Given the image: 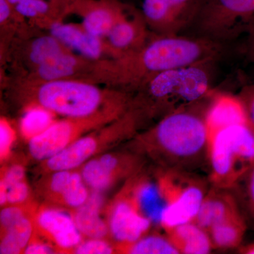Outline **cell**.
<instances>
[{
  "label": "cell",
  "mask_w": 254,
  "mask_h": 254,
  "mask_svg": "<svg viewBox=\"0 0 254 254\" xmlns=\"http://www.w3.org/2000/svg\"><path fill=\"white\" fill-rule=\"evenodd\" d=\"M136 138L138 155H148L160 168L193 173L208 161L205 116L187 109L168 115Z\"/></svg>",
  "instance_id": "obj_1"
},
{
  "label": "cell",
  "mask_w": 254,
  "mask_h": 254,
  "mask_svg": "<svg viewBox=\"0 0 254 254\" xmlns=\"http://www.w3.org/2000/svg\"><path fill=\"white\" fill-rule=\"evenodd\" d=\"M222 47V43L203 37L160 36L136 52L118 58L113 74L122 84L139 88L163 71L213 61Z\"/></svg>",
  "instance_id": "obj_2"
},
{
  "label": "cell",
  "mask_w": 254,
  "mask_h": 254,
  "mask_svg": "<svg viewBox=\"0 0 254 254\" xmlns=\"http://www.w3.org/2000/svg\"><path fill=\"white\" fill-rule=\"evenodd\" d=\"M138 88L141 93L132 105L144 118L158 115L162 120L206 96L210 79L203 65H193L158 73Z\"/></svg>",
  "instance_id": "obj_3"
},
{
  "label": "cell",
  "mask_w": 254,
  "mask_h": 254,
  "mask_svg": "<svg viewBox=\"0 0 254 254\" xmlns=\"http://www.w3.org/2000/svg\"><path fill=\"white\" fill-rule=\"evenodd\" d=\"M31 105H39L64 118L92 116L128 98L123 93L110 94L83 79H62L25 83Z\"/></svg>",
  "instance_id": "obj_4"
},
{
  "label": "cell",
  "mask_w": 254,
  "mask_h": 254,
  "mask_svg": "<svg viewBox=\"0 0 254 254\" xmlns=\"http://www.w3.org/2000/svg\"><path fill=\"white\" fill-rule=\"evenodd\" d=\"M212 186L235 188L254 164V128L250 124L223 128L208 141Z\"/></svg>",
  "instance_id": "obj_5"
},
{
  "label": "cell",
  "mask_w": 254,
  "mask_h": 254,
  "mask_svg": "<svg viewBox=\"0 0 254 254\" xmlns=\"http://www.w3.org/2000/svg\"><path fill=\"white\" fill-rule=\"evenodd\" d=\"M131 102L127 98L86 118L56 120L46 131L28 141L30 155L40 161L54 156L78 138L121 118L131 108Z\"/></svg>",
  "instance_id": "obj_6"
},
{
  "label": "cell",
  "mask_w": 254,
  "mask_h": 254,
  "mask_svg": "<svg viewBox=\"0 0 254 254\" xmlns=\"http://www.w3.org/2000/svg\"><path fill=\"white\" fill-rule=\"evenodd\" d=\"M142 119L136 110L130 108L126 114L106 126L84 135L68 145L54 156L43 162L42 168L46 173L68 170L72 171L123 138L132 136L138 129Z\"/></svg>",
  "instance_id": "obj_7"
},
{
  "label": "cell",
  "mask_w": 254,
  "mask_h": 254,
  "mask_svg": "<svg viewBox=\"0 0 254 254\" xmlns=\"http://www.w3.org/2000/svg\"><path fill=\"white\" fill-rule=\"evenodd\" d=\"M195 21L203 38L222 43L247 34L254 23V0H203Z\"/></svg>",
  "instance_id": "obj_8"
},
{
  "label": "cell",
  "mask_w": 254,
  "mask_h": 254,
  "mask_svg": "<svg viewBox=\"0 0 254 254\" xmlns=\"http://www.w3.org/2000/svg\"><path fill=\"white\" fill-rule=\"evenodd\" d=\"M209 189L191 172L168 170L165 183L166 208L160 224L164 230L192 222Z\"/></svg>",
  "instance_id": "obj_9"
},
{
  "label": "cell",
  "mask_w": 254,
  "mask_h": 254,
  "mask_svg": "<svg viewBox=\"0 0 254 254\" xmlns=\"http://www.w3.org/2000/svg\"><path fill=\"white\" fill-rule=\"evenodd\" d=\"M143 160L138 154L108 153L90 159L82 165L81 174L87 186L103 191L124 178L141 171Z\"/></svg>",
  "instance_id": "obj_10"
},
{
  "label": "cell",
  "mask_w": 254,
  "mask_h": 254,
  "mask_svg": "<svg viewBox=\"0 0 254 254\" xmlns=\"http://www.w3.org/2000/svg\"><path fill=\"white\" fill-rule=\"evenodd\" d=\"M203 0H143L141 14L161 36H175L194 21Z\"/></svg>",
  "instance_id": "obj_11"
},
{
  "label": "cell",
  "mask_w": 254,
  "mask_h": 254,
  "mask_svg": "<svg viewBox=\"0 0 254 254\" xmlns=\"http://www.w3.org/2000/svg\"><path fill=\"white\" fill-rule=\"evenodd\" d=\"M108 224L110 234L120 248L147 235L152 222L140 212L127 190L112 206Z\"/></svg>",
  "instance_id": "obj_12"
},
{
  "label": "cell",
  "mask_w": 254,
  "mask_h": 254,
  "mask_svg": "<svg viewBox=\"0 0 254 254\" xmlns=\"http://www.w3.org/2000/svg\"><path fill=\"white\" fill-rule=\"evenodd\" d=\"M36 230L51 242L57 250L73 252L82 242L72 215L60 209L44 207L33 213Z\"/></svg>",
  "instance_id": "obj_13"
},
{
  "label": "cell",
  "mask_w": 254,
  "mask_h": 254,
  "mask_svg": "<svg viewBox=\"0 0 254 254\" xmlns=\"http://www.w3.org/2000/svg\"><path fill=\"white\" fill-rule=\"evenodd\" d=\"M127 5L118 0H75L70 12L82 17L81 26L90 34L106 38Z\"/></svg>",
  "instance_id": "obj_14"
},
{
  "label": "cell",
  "mask_w": 254,
  "mask_h": 254,
  "mask_svg": "<svg viewBox=\"0 0 254 254\" xmlns=\"http://www.w3.org/2000/svg\"><path fill=\"white\" fill-rule=\"evenodd\" d=\"M47 23H50V34L80 56L95 62H99L108 54L116 58L108 43H105L103 38L90 34L81 26L63 23L57 19L50 20Z\"/></svg>",
  "instance_id": "obj_15"
},
{
  "label": "cell",
  "mask_w": 254,
  "mask_h": 254,
  "mask_svg": "<svg viewBox=\"0 0 254 254\" xmlns=\"http://www.w3.org/2000/svg\"><path fill=\"white\" fill-rule=\"evenodd\" d=\"M127 5L125 12L114 25L106 37L108 46L116 59L139 50L145 44L146 30L141 13H137Z\"/></svg>",
  "instance_id": "obj_16"
},
{
  "label": "cell",
  "mask_w": 254,
  "mask_h": 254,
  "mask_svg": "<svg viewBox=\"0 0 254 254\" xmlns=\"http://www.w3.org/2000/svg\"><path fill=\"white\" fill-rule=\"evenodd\" d=\"M98 62L86 59L73 54L71 50L64 52L54 59L33 68L27 81L45 82L62 79H81L78 76L86 71L99 70L91 66Z\"/></svg>",
  "instance_id": "obj_17"
},
{
  "label": "cell",
  "mask_w": 254,
  "mask_h": 254,
  "mask_svg": "<svg viewBox=\"0 0 254 254\" xmlns=\"http://www.w3.org/2000/svg\"><path fill=\"white\" fill-rule=\"evenodd\" d=\"M240 211L239 201L230 189L212 186L192 222L208 232L214 225Z\"/></svg>",
  "instance_id": "obj_18"
},
{
  "label": "cell",
  "mask_w": 254,
  "mask_h": 254,
  "mask_svg": "<svg viewBox=\"0 0 254 254\" xmlns=\"http://www.w3.org/2000/svg\"><path fill=\"white\" fill-rule=\"evenodd\" d=\"M208 141L219 131L236 125L250 124L240 98L220 95L213 100L205 115Z\"/></svg>",
  "instance_id": "obj_19"
},
{
  "label": "cell",
  "mask_w": 254,
  "mask_h": 254,
  "mask_svg": "<svg viewBox=\"0 0 254 254\" xmlns=\"http://www.w3.org/2000/svg\"><path fill=\"white\" fill-rule=\"evenodd\" d=\"M138 174V173H137ZM136 179L131 182L127 189L137 208L143 215L149 219L152 223L160 224L162 215L166 202L158 180L155 182L142 179Z\"/></svg>",
  "instance_id": "obj_20"
},
{
  "label": "cell",
  "mask_w": 254,
  "mask_h": 254,
  "mask_svg": "<svg viewBox=\"0 0 254 254\" xmlns=\"http://www.w3.org/2000/svg\"><path fill=\"white\" fill-rule=\"evenodd\" d=\"M180 254H206L213 250L208 232L193 222L165 230Z\"/></svg>",
  "instance_id": "obj_21"
},
{
  "label": "cell",
  "mask_w": 254,
  "mask_h": 254,
  "mask_svg": "<svg viewBox=\"0 0 254 254\" xmlns=\"http://www.w3.org/2000/svg\"><path fill=\"white\" fill-rule=\"evenodd\" d=\"M93 191L84 205L75 209L72 216L82 236L88 239H105L110 231L108 224L100 215L103 198L100 191Z\"/></svg>",
  "instance_id": "obj_22"
},
{
  "label": "cell",
  "mask_w": 254,
  "mask_h": 254,
  "mask_svg": "<svg viewBox=\"0 0 254 254\" xmlns=\"http://www.w3.org/2000/svg\"><path fill=\"white\" fill-rule=\"evenodd\" d=\"M247 227V218L242 211L214 225L208 231L213 248L227 250L240 247Z\"/></svg>",
  "instance_id": "obj_23"
},
{
  "label": "cell",
  "mask_w": 254,
  "mask_h": 254,
  "mask_svg": "<svg viewBox=\"0 0 254 254\" xmlns=\"http://www.w3.org/2000/svg\"><path fill=\"white\" fill-rule=\"evenodd\" d=\"M33 218L25 216L1 234L0 254L23 253L29 244L34 230Z\"/></svg>",
  "instance_id": "obj_24"
},
{
  "label": "cell",
  "mask_w": 254,
  "mask_h": 254,
  "mask_svg": "<svg viewBox=\"0 0 254 254\" xmlns=\"http://www.w3.org/2000/svg\"><path fill=\"white\" fill-rule=\"evenodd\" d=\"M54 113L36 105H30L20 120V133L25 139L32 138L46 131L55 120Z\"/></svg>",
  "instance_id": "obj_25"
},
{
  "label": "cell",
  "mask_w": 254,
  "mask_h": 254,
  "mask_svg": "<svg viewBox=\"0 0 254 254\" xmlns=\"http://www.w3.org/2000/svg\"><path fill=\"white\" fill-rule=\"evenodd\" d=\"M68 48L51 34L35 38L27 50V60L33 68L68 51Z\"/></svg>",
  "instance_id": "obj_26"
},
{
  "label": "cell",
  "mask_w": 254,
  "mask_h": 254,
  "mask_svg": "<svg viewBox=\"0 0 254 254\" xmlns=\"http://www.w3.org/2000/svg\"><path fill=\"white\" fill-rule=\"evenodd\" d=\"M122 253L131 254H178L180 252L173 242L166 236L158 235H145L141 239L118 248Z\"/></svg>",
  "instance_id": "obj_27"
},
{
  "label": "cell",
  "mask_w": 254,
  "mask_h": 254,
  "mask_svg": "<svg viewBox=\"0 0 254 254\" xmlns=\"http://www.w3.org/2000/svg\"><path fill=\"white\" fill-rule=\"evenodd\" d=\"M86 186L81 173L72 170L67 185L60 197L59 203L73 210L84 205L90 195Z\"/></svg>",
  "instance_id": "obj_28"
},
{
  "label": "cell",
  "mask_w": 254,
  "mask_h": 254,
  "mask_svg": "<svg viewBox=\"0 0 254 254\" xmlns=\"http://www.w3.org/2000/svg\"><path fill=\"white\" fill-rule=\"evenodd\" d=\"M14 9L16 14L21 17L46 19V22L58 18L50 1L46 0H21Z\"/></svg>",
  "instance_id": "obj_29"
},
{
  "label": "cell",
  "mask_w": 254,
  "mask_h": 254,
  "mask_svg": "<svg viewBox=\"0 0 254 254\" xmlns=\"http://www.w3.org/2000/svg\"><path fill=\"white\" fill-rule=\"evenodd\" d=\"M71 172L68 170H62L52 173L51 177L48 180L46 188L48 198L54 202L59 203L60 197L67 185L71 177Z\"/></svg>",
  "instance_id": "obj_30"
},
{
  "label": "cell",
  "mask_w": 254,
  "mask_h": 254,
  "mask_svg": "<svg viewBox=\"0 0 254 254\" xmlns=\"http://www.w3.org/2000/svg\"><path fill=\"white\" fill-rule=\"evenodd\" d=\"M242 181L245 182L243 201L245 214L247 220L254 226V164Z\"/></svg>",
  "instance_id": "obj_31"
},
{
  "label": "cell",
  "mask_w": 254,
  "mask_h": 254,
  "mask_svg": "<svg viewBox=\"0 0 254 254\" xmlns=\"http://www.w3.org/2000/svg\"><path fill=\"white\" fill-rule=\"evenodd\" d=\"M115 252L113 246L104 239H88L82 241L73 251L77 254H109Z\"/></svg>",
  "instance_id": "obj_32"
},
{
  "label": "cell",
  "mask_w": 254,
  "mask_h": 254,
  "mask_svg": "<svg viewBox=\"0 0 254 254\" xmlns=\"http://www.w3.org/2000/svg\"><path fill=\"white\" fill-rule=\"evenodd\" d=\"M29 211L31 210H28L26 207L20 206V205H10L4 207L0 213L1 233L7 230L25 216H27Z\"/></svg>",
  "instance_id": "obj_33"
},
{
  "label": "cell",
  "mask_w": 254,
  "mask_h": 254,
  "mask_svg": "<svg viewBox=\"0 0 254 254\" xmlns=\"http://www.w3.org/2000/svg\"><path fill=\"white\" fill-rule=\"evenodd\" d=\"M15 140V132L12 127L4 118L0 122V157L1 161L7 158Z\"/></svg>",
  "instance_id": "obj_34"
},
{
  "label": "cell",
  "mask_w": 254,
  "mask_h": 254,
  "mask_svg": "<svg viewBox=\"0 0 254 254\" xmlns=\"http://www.w3.org/2000/svg\"><path fill=\"white\" fill-rule=\"evenodd\" d=\"M31 192L26 180L15 184L6 190V204L22 205L29 198Z\"/></svg>",
  "instance_id": "obj_35"
},
{
  "label": "cell",
  "mask_w": 254,
  "mask_h": 254,
  "mask_svg": "<svg viewBox=\"0 0 254 254\" xmlns=\"http://www.w3.org/2000/svg\"><path fill=\"white\" fill-rule=\"evenodd\" d=\"M26 178V170L23 165L15 164L1 173L0 188L7 190L10 187Z\"/></svg>",
  "instance_id": "obj_36"
},
{
  "label": "cell",
  "mask_w": 254,
  "mask_h": 254,
  "mask_svg": "<svg viewBox=\"0 0 254 254\" xmlns=\"http://www.w3.org/2000/svg\"><path fill=\"white\" fill-rule=\"evenodd\" d=\"M240 98L245 106L251 126L254 128V85L246 87Z\"/></svg>",
  "instance_id": "obj_37"
},
{
  "label": "cell",
  "mask_w": 254,
  "mask_h": 254,
  "mask_svg": "<svg viewBox=\"0 0 254 254\" xmlns=\"http://www.w3.org/2000/svg\"><path fill=\"white\" fill-rule=\"evenodd\" d=\"M56 247L41 242V241H30L27 247L25 249L23 254H56L58 252Z\"/></svg>",
  "instance_id": "obj_38"
},
{
  "label": "cell",
  "mask_w": 254,
  "mask_h": 254,
  "mask_svg": "<svg viewBox=\"0 0 254 254\" xmlns=\"http://www.w3.org/2000/svg\"><path fill=\"white\" fill-rule=\"evenodd\" d=\"M49 1L56 14L60 16L61 14L70 12L75 0H49Z\"/></svg>",
  "instance_id": "obj_39"
},
{
  "label": "cell",
  "mask_w": 254,
  "mask_h": 254,
  "mask_svg": "<svg viewBox=\"0 0 254 254\" xmlns=\"http://www.w3.org/2000/svg\"><path fill=\"white\" fill-rule=\"evenodd\" d=\"M14 6L7 0H0V23L1 24L9 21L11 15L14 14Z\"/></svg>",
  "instance_id": "obj_40"
},
{
  "label": "cell",
  "mask_w": 254,
  "mask_h": 254,
  "mask_svg": "<svg viewBox=\"0 0 254 254\" xmlns=\"http://www.w3.org/2000/svg\"><path fill=\"white\" fill-rule=\"evenodd\" d=\"M247 53L249 58L254 63V23L247 33Z\"/></svg>",
  "instance_id": "obj_41"
},
{
  "label": "cell",
  "mask_w": 254,
  "mask_h": 254,
  "mask_svg": "<svg viewBox=\"0 0 254 254\" xmlns=\"http://www.w3.org/2000/svg\"><path fill=\"white\" fill-rule=\"evenodd\" d=\"M239 253L242 254H254V242L245 246H240Z\"/></svg>",
  "instance_id": "obj_42"
},
{
  "label": "cell",
  "mask_w": 254,
  "mask_h": 254,
  "mask_svg": "<svg viewBox=\"0 0 254 254\" xmlns=\"http://www.w3.org/2000/svg\"><path fill=\"white\" fill-rule=\"evenodd\" d=\"M7 1H9L10 4L12 5L13 6H14L15 5L18 4L21 0H7Z\"/></svg>",
  "instance_id": "obj_43"
},
{
  "label": "cell",
  "mask_w": 254,
  "mask_h": 254,
  "mask_svg": "<svg viewBox=\"0 0 254 254\" xmlns=\"http://www.w3.org/2000/svg\"></svg>",
  "instance_id": "obj_44"
}]
</instances>
